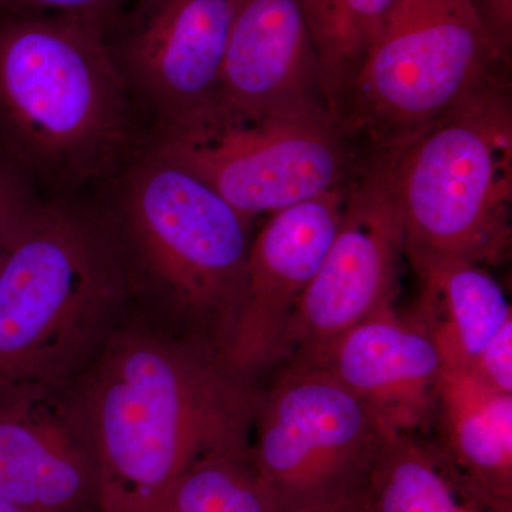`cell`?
<instances>
[{"mask_svg":"<svg viewBox=\"0 0 512 512\" xmlns=\"http://www.w3.org/2000/svg\"><path fill=\"white\" fill-rule=\"evenodd\" d=\"M0 512H26L23 511L22 508H19L18 505L10 503L9 500H6L2 494H0Z\"/></svg>","mask_w":512,"mask_h":512,"instance_id":"obj_24","label":"cell"},{"mask_svg":"<svg viewBox=\"0 0 512 512\" xmlns=\"http://www.w3.org/2000/svg\"><path fill=\"white\" fill-rule=\"evenodd\" d=\"M483 16L495 39L510 52L512 40V0H471Z\"/></svg>","mask_w":512,"mask_h":512,"instance_id":"obj_23","label":"cell"},{"mask_svg":"<svg viewBox=\"0 0 512 512\" xmlns=\"http://www.w3.org/2000/svg\"><path fill=\"white\" fill-rule=\"evenodd\" d=\"M130 0H0V12L79 16L109 26Z\"/></svg>","mask_w":512,"mask_h":512,"instance_id":"obj_21","label":"cell"},{"mask_svg":"<svg viewBox=\"0 0 512 512\" xmlns=\"http://www.w3.org/2000/svg\"><path fill=\"white\" fill-rule=\"evenodd\" d=\"M399 147L372 151L348 184L338 232L293 311L276 363L313 366L350 329L394 305L404 256Z\"/></svg>","mask_w":512,"mask_h":512,"instance_id":"obj_9","label":"cell"},{"mask_svg":"<svg viewBox=\"0 0 512 512\" xmlns=\"http://www.w3.org/2000/svg\"><path fill=\"white\" fill-rule=\"evenodd\" d=\"M512 116L507 86L421 131L397 150L404 252L480 266L511 249Z\"/></svg>","mask_w":512,"mask_h":512,"instance_id":"obj_6","label":"cell"},{"mask_svg":"<svg viewBox=\"0 0 512 512\" xmlns=\"http://www.w3.org/2000/svg\"><path fill=\"white\" fill-rule=\"evenodd\" d=\"M235 6L237 0H130L104 30L147 131L217 99Z\"/></svg>","mask_w":512,"mask_h":512,"instance_id":"obj_10","label":"cell"},{"mask_svg":"<svg viewBox=\"0 0 512 512\" xmlns=\"http://www.w3.org/2000/svg\"><path fill=\"white\" fill-rule=\"evenodd\" d=\"M349 512H485L458 491L413 434L387 426Z\"/></svg>","mask_w":512,"mask_h":512,"instance_id":"obj_17","label":"cell"},{"mask_svg":"<svg viewBox=\"0 0 512 512\" xmlns=\"http://www.w3.org/2000/svg\"><path fill=\"white\" fill-rule=\"evenodd\" d=\"M104 30L79 16L0 12V153L50 197L94 190L146 146Z\"/></svg>","mask_w":512,"mask_h":512,"instance_id":"obj_2","label":"cell"},{"mask_svg":"<svg viewBox=\"0 0 512 512\" xmlns=\"http://www.w3.org/2000/svg\"><path fill=\"white\" fill-rule=\"evenodd\" d=\"M434 423L431 454L458 493L485 512H512V394L444 367Z\"/></svg>","mask_w":512,"mask_h":512,"instance_id":"obj_15","label":"cell"},{"mask_svg":"<svg viewBox=\"0 0 512 512\" xmlns=\"http://www.w3.org/2000/svg\"><path fill=\"white\" fill-rule=\"evenodd\" d=\"M508 59L471 0H397L336 120L370 151L400 146L507 86Z\"/></svg>","mask_w":512,"mask_h":512,"instance_id":"obj_5","label":"cell"},{"mask_svg":"<svg viewBox=\"0 0 512 512\" xmlns=\"http://www.w3.org/2000/svg\"><path fill=\"white\" fill-rule=\"evenodd\" d=\"M254 429L252 461L279 512H349L387 424L326 370L285 366Z\"/></svg>","mask_w":512,"mask_h":512,"instance_id":"obj_8","label":"cell"},{"mask_svg":"<svg viewBox=\"0 0 512 512\" xmlns=\"http://www.w3.org/2000/svg\"><path fill=\"white\" fill-rule=\"evenodd\" d=\"M421 282L413 318L436 342L444 367L470 372L512 311L507 295L484 266L454 256L406 251Z\"/></svg>","mask_w":512,"mask_h":512,"instance_id":"obj_16","label":"cell"},{"mask_svg":"<svg viewBox=\"0 0 512 512\" xmlns=\"http://www.w3.org/2000/svg\"><path fill=\"white\" fill-rule=\"evenodd\" d=\"M42 200L28 177L0 153V265Z\"/></svg>","mask_w":512,"mask_h":512,"instance_id":"obj_20","label":"cell"},{"mask_svg":"<svg viewBox=\"0 0 512 512\" xmlns=\"http://www.w3.org/2000/svg\"><path fill=\"white\" fill-rule=\"evenodd\" d=\"M309 367L345 384L394 430L416 436L433 426L443 356L430 333L394 305L350 329Z\"/></svg>","mask_w":512,"mask_h":512,"instance_id":"obj_14","label":"cell"},{"mask_svg":"<svg viewBox=\"0 0 512 512\" xmlns=\"http://www.w3.org/2000/svg\"><path fill=\"white\" fill-rule=\"evenodd\" d=\"M333 117L262 116L215 99L147 131L143 150L177 165L252 222L349 184L372 151Z\"/></svg>","mask_w":512,"mask_h":512,"instance_id":"obj_7","label":"cell"},{"mask_svg":"<svg viewBox=\"0 0 512 512\" xmlns=\"http://www.w3.org/2000/svg\"><path fill=\"white\" fill-rule=\"evenodd\" d=\"M217 100L262 116L333 117L301 0H237Z\"/></svg>","mask_w":512,"mask_h":512,"instance_id":"obj_13","label":"cell"},{"mask_svg":"<svg viewBox=\"0 0 512 512\" xmlns=\"http://www.w3.org/2000/svg\"><path fill=\"white\" fill-rule=\"evenodd\" d=\"M128 295L96 202L40 201L0 265V390L70 382L109 340Z\"/></svg>","mask_w":512,"mask_h":512,"instance_id":"obj_4","label":"cell"},{"mask_svg":"<svg viewBox=\"0 0 512 512\" xmlns=\"http://www.w3.org/2000/svg\"><path fill=\"white\" fill-rule=\"evenodd\" d=\"M336 119L340 101L397 0H301Z\"/></svg>","mask_w":512,"mask_h":512,"instance_id":"obj_18","label":"cell"},{"mask_svg":"<svg viewBox=\"0 0 512 512\" xmlns=\"http://www.w3.org/2000/svg\"><path fill=\"white\" fill-rule=\"evenodd\" d=\"M0 494L26 512H97L96 450L70 382L0 390Z\"/></svg>","mask_w":512,"mask_h":512,"instance_id":"obj_11","label":"cell"},{"mask_svg":"<svg viewBox=\"0 0 512 512\" xmlns=\"http://www.w3.org/2000/svg\"><path fill=\"white\" fill-rule=\"evenodd\" d=\"M348 184L271 214L248 255L247 293L227 363L252 377L276 365L279 345L338 232Z\"/></svg>","mask_w":512,"mask_h":512,"instance_id":"obj_12","label":"cell"},{"mask_svg":"<svg viewBox=\"0 0 512 512\" xmlns=\"http://www.w3.org/2000/svg\"><path fill=\"white\" fill-rule=\"evenodd\" d=\"M94 192L128 293L184 320L191 338L227 360L247 293L251 222L194 175L144 150Z\"/></svg>","mask_w":512,"mask_h":512,"instance_id":"obj_3","label":"cell"},{"mask_svg":"<svg viewBox=\"0 0 512 512\" xmlns=\"http://www.w3.org/2000/svg\"><path fill=\"white\" fill-rule=\"evenodd\" d=\"M76 392L99 467L97 512H138L201 457L249 453L264 390L201 340L114 330Z\"/></svg>","mask_w":512,"mask_h":512,"instance_id":"obj_1","label":"cell"},{"mask_svg":"<svg viewBox=\"0 0 512 512\" xmlns=\"http://www.w3.org/2000/svg\"><path fill=\"white\" fill-rule=\"evenodd\" d=\"M138 512L279 511L249 451L201 457Z\"/></svg>","mask_w":512,"mask_h":512,"instance_id":"obj_19","label":"cell"},{"mask_svg":"<svg viewBox=\"0 0 512 512\" xmlns=\"http://www.w3.org/2000/svg\"><path fill=\"white\" fill-rule=\"evenodd\" d=\"M468 373L495 392L512 394V319L487 343Z\"/></svg>","mask_w":512,"mask_h":512,"instance_id":"obj_22","label":"cell"},{"mask_svg":"<svg viewBox=\"0 0 512 512\" xmlns=\"http://www.w3.org/2000/svg\"><path fill=\"white\" fill-rule=\"evenodd\" d=\"M301 512H342V511H301Z\"/></svg>","mask_w":512,"mask_h":512,"instance_id":"obj_25","label":"cell"}]
</instances>
